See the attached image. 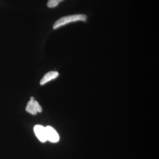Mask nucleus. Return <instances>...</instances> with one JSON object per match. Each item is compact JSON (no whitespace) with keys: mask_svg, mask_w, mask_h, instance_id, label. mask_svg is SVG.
<instances>
[{"mask_svg":"<svg viewBox=\"0 0 159 159\" xmlns=\"http://www.w3.org/2000/svg\"><path fill=\"white\" fill-rule=\"evenodd\" d=\"M58 76H59V74L57 71H50L46 74L43 77L42 79L41 80L40 84L41 85H44L52 80L57 78Z\"/></svg>","mask_w":159,"mask_h":159,"instance_id":"obj_5","label":"nucleus"},{"mask_svg":"<svg viewBox=\"0 0 159 159\" xmlns=\"http://www.w3.org/2000/svg\"><path fill=\"white\" fill-rule=\"evenodd\" d=\"M34 130L35 135L41 142H45L47 141L45 127L41 125H36Z\"/></svg>","mask_w":159,"mask_h":159,"instance_id":"obj_4","label":"nucleus"},{"mask_svg":"<svg viewBox=\"0 0 159 159\" xmlns=\"http://www.w3.org/2000/svg\"><path fill=\"white\" fill-rule=\"evenodd\" d=\"M63 0H49L47 6L49 8H54L59 4L60 2H62Z\"/></svg>","mask_w":159,"mask_h":159,"instance_id":"obj_6","label":"nucleus"},{"mask_svg":"<svg viewBox=\"0 0 159 159\" xmlns=\"http://www.w3.org/2000/svg\"><path fill=\"white\" fill-rule=\"evenodd\" d=\"M34 100V98L33 97H31V98H30V100Z\"/></svg>","mask_w":159,"mask_h":159,"instance_id":"obj_7","label":"nucleus"},{"mask_svg":"<svg viewBox=\"0 0 159 159\" xmlns=\"http://www.w3.org/2000/svg\"><path fill=\"white\" fill-rule=\"evenodd\" d=\"M87 19V17L84 14H75L63 16L55 22L53 25V28L55 30L69 23L79 21L85 22Z\"/></svg>","mask_w":159,"mask_h":159,"instance_id":"obj_1","label":"nucleus"},{"mask_svg":"<svg viewBox=\"0 0 159 159\" xmlns=\"http://www.w3.org/2000/svg\"><path fill=\"white\" fill-rule=\"evenodd\" d=\"M26 110L31 115H35L37 113L41 112L42 108L37 101L30 100L27 104Z\"/></svg>","mask_w":159,"mask_h":159,"instance_id":"obj_2","label":"nucleus"},{"mask_svg":"<svg viewBox=\"0 0 159 159\" xmlns=\"http://www.w3.org/2000/svg\"><path fill=\"white\" fill-rule=\"evenodd\" d=\"M47 140L53 143H56L59 141V136L56 130L51 126L45 127Z\"/></svg>","mask_w":159,"mask_h":159,"instance_id":"obj_3","label":"nucleus"}]
</instances>
